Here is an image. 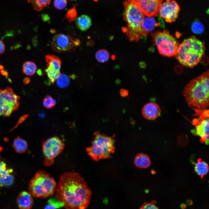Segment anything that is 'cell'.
<instances>
[{
	"label": "cell",
	"mask_w": 209,
	"mask_h": 209,
	"mask_svg": "<svg viewBox=\"0 0 209 209\" xmlns=\"http://www.w3.org/2000/svg\"><path fill=\"white\" fill-rule=\"evenodd\" d=\"M56 190V198L67 209H86L92 194L84 178L74 172L61 175Z\"/></svg>",
	"instance_id": "6da1fadb"
},
{
	"label": "cell",
	"mask_w": 209,
	"mask_h": 209,
	"mask_svg": "<svg viewBox=\"0 0 209 209\" xmlns=\"http://www.w3.org/2000/svg\"><path fill=\"white\" fill-rule=\"evenodd\" d=\"M209 75L208 70L191 80L183 90V96L188 104L198 109H206L209 106Z\"/></svg>",
	"instance_id": "7a4b0ae2"
},
{
	"label": "cell",
	"mask_w": 209,
	"mask_h": 209,
	"mask_svg": "<svg viewBox=\"0 0 209 209\" xmlns=\"http://www.w3.org/2000/svg\"><path fill=\"white\" fill-rule=\"evenodd\" d=\"M205 51L204 42L193 36L184 39L179 44L175 55L182 65L192 68L201 61Z\"/></svg>",
	"instance_id": "3957f363"
},
{
	"label": "cell",
	"mask_w": 209,
	"mask_h": 209,
	"mask_svg": "<svg viewBox=\"0 0 209 209\" xmlns=\"http://www.w3.org/2000/svg\"><path fill=\"white\" fill-rule=\"evenodd\" d=\"M125 11L123 18L127 23V27L122 28L131 41H138L141 37L145 35L141 24L145 15L131 0H126L124 2Z\"/></svg>",
	"instance_id": "277c9868"
},
{
	"label": "cell",
	"mask_w": 209,
	"mask_h": 209,
	"mask_svg": "<svg viewBox=\"0 0 209 209\" xmlns=\"http://www.w3.org/2000/svg\"><path fill=\"white\" fill-rule=\"evenodd\" d=\"M57 186L54 178L48 173L39 170L30 181L28 187L31 195L37 197L44 198L52 196Z\"/></svg>",
	"instance_id": "5b68a950"
},
{
	"label": "cell",
	"mask_w": 209,
	"mask_h": 209,
	"mask_svg": "<svg viewBox=\"0 0 209 209\" xmlns=\"http://www.w3.org/2000/svg\"><path fill=\"white\" fill-rule=\"evenodd\" d=\"M94 136L91 145L86 149L88 155L95 161L110 158L115 151L114 139L98 131Z\"/></svg>",
	"instance_id": "8992f818"
},
{
	"label": "cell",
	"mask_w": 209,
	"mask_h": 209,
	"mask_svg": "<svg viewBox=\"0 0 209 209\" xmlns=\"http://www.w3.org/2000/svg\"><path fill=\"white\" fill-rule=\"evenodd\" d=\"M152 37L161 55L168 57L176 55L179 44L168 30L156 32L153 34Z\"/></svg>",
	"instance_id": "52a82bcc"
},
{
	"label": "cell",
	"mask_w": 209,
	"mask_h": 209,
	"mask_svg": "<svg viewBox=\"0 0 209 209\" xmlns=\"http://www.w3.org/2000/svg\"><path fill=\"white\" fill-rule=\"evenodd\" d=\"M42 147L45 158L44 164L46 166H49L53 164L54 159L63 150L64 144L59 137L55 136L44 141Z\"/></svg>",
	"instance_id": "ba28073f"
},
{
	"label": "cell",
	"mask_w": 209,
	"mask_h": 209,
	"mask_svg": "<svg viewBox=\"0 0 209 209\" xmlns=\"http://www.w3.org/2000/svg\"><path fill=\"white\" fill-rule=\"evenodd\" d=\"M20 99L9 87L0 89V116H10L18 109Z\"/></svg>",
	"instance_id": "9c48e42d"
},
{
	"label": "cell",
	"mask_w": 209,
	"mask_h": 209,
	"mask_svg": "<svg viewBox=\"0 0 209 209\" xmlns=\"http://www.w3.org/2000/svg\"><path fill=\"white\" fill-rule=\"evenodd\" d=\"M200 117L193 121L195 126L194 133L200 138V141L208 144L209 141V111L202 110L199 113Z\"/></svg>",
	"instance_id": "30bf717a"
},
{
	"label": "cell",
	"mask_w": 209,
	"mask_h": 209,
	"mask_svg": "<svg viewBox=\"0 0 209 209\" xmlns=\"http://www.w3.org/2000/svg\"><path fill=\"white\" fill-rule=\"evenodd\" d=\"M166 0L162 4L159 12L160 16L166 22L171 23L175 21L177 18L180 8L174 0Z\"/></svg>",
	"instance_id": "8fae6325"
},
{
	"label": "cell",
	"mask_w": 209,
	"mask_h": 209,
	"mask_svg": "<svg viewBox=\"0 0 209 209\" xmlns=\"http://www.w3.org/2000/svg\"><path fill=\"white\" fill-rule=\"evenodd\" d=\"M147 16H157L163 0H131Z\"/></svg>",
	"instance_id": "7c38bea8"
},
{
	"label": "cell",
	"mask_w": 209,
	"mask_h": 209,
	"mask_svg": "<svg viewBox=\"0 0 209 209\" xmlns=\"http://www.w3.org/2000/svg\"><path fill=\"white\" fill-rule=\"evenodd\" d=\"M47 63L45 71L52 84H54L60 73L61 61L58 57L52 55H47L45 57Z\"/></svg>",
	"instance_id": "4fadbf2b"
},
{
	"label": "cell",
	"mask_w": 209,
	"mask_h": 209,
	"mask_svg": "<svg viewBox=\"0 0 209 209\" xmlns=\"http://www.w3.org/2000/svg\"><path fill=\"white\" fill-rule=\"evenodd\" d=\"M74 46V40L68 35L60 34L54 36L52 38L51 47L55 51H67L72 49Z\"/></svg>",
	"instance_id": "5bb4252c"
},
{
	"label": "cell",
	"mask_w": 209,
	"mask_h": 209,
	"mask_svg": "<svg viewBox=\"0 0 209 209\" xmlns=\"http://www.w3.org/2000/svg\"><path fill=\"white\" fill-rule=\"evenodd\" d=\"M161 109L158 104L153 102H148L143 107L142 112L143 117L149 120H154L160 115Z\"/></svg>",
	"instance_id": "9a60e30c"
},
{
	"label": "cell",
	"mask_w": 209,
	"mask_h": 209,
	"mask_svg": "<svg viewBox=\"0 0 209 209\" xmlns=\"http://www.w3.org/2000/svg\"><path fill=\"white\" fill-rule=\"evenodd\" d=\"M31 194L26 191L20 192L17 199V203L20 209H30L33 204Z\"/></svg>",
	"instance_id": "2e32d148"
},
{
	"label": "cell",
	"mask_w": 209,
	"mask_h": 209,
	"mask_svg": "<svg viewBox=\"0 0 209 209\" xmlns=\"http://www.w3.org/2000/svg\"><path fill=\"white\" fill-rule=\"evenodd\" d=\"M134 162L135 165L137 167L144 169L149 167L151 163L148 156L143 153L137 154L135 158Z\"/></svg>",
	"instance_id": "e0dca14e"
},
{
	"label": "cell",
	"mask_w": 209,
	"mask_h": 209,
	"mask_svg": "<svg viewBox=\"0 0 209 209\" xmlns=\"http://www.w3.org/2000/svg\"><path fill=\"white\" fill-rule=\"evenodd\" d=\"M75 21L77 28L82 31L87 30L92 24L91 18L88 16L85 15H82L77 17Z\"/></svg>",
	"instance_id": "ac0fdd59"
},
{
	"label": "cell",
	"mask_w": 209,
	"mask_h": 209,
	"mask_svg": "<svg viewBox=\"0 0 209 209\" xmlns=\"http://www.w3.org/2000/svg\"><path fill=\"white\" fill-rule=\"evenodd\" d=\"M158 25L155 19L151 16L145 17L141 24L142 28L145 35L152 31Z\"/></svg>",
	"instance_id": "d6986e66"
},
{
	"label": "cell",
	"mask_w": 209,
	"mask_h": 209,
	"mask_svg": "<svg viewBox=\"0 0 209 209\" xmlns=\"http://www.w3.org/2000/svg\"><path fill=\"white\" fill-rule=\"evenodd\" d=\"M12 146L16 152L22 154L25 152L27 150L28 144L26 140L18 137L14 139Z\"/></svg>",
	"instance_id": "ffe728a7"
},
{
	"label": "cell",
	"mask_w": 209,
	"mask_h": 209,
	"mask_svg": "<svg viewBox=\"0 0 209 209\" xmlns=\"http://www.w3.org/2000/svg\"><path fill=\"white\" fill-rule=\"evenodd\" d=\"M194 170L197 174L202 178L208 172L209 167L206 162L199 158L195 164Z\"/></svg>",
	"instance_id": "44dd1931"
},
{
	"label": "cell",
	"mask_w": 209,
	"mask_h": 209,
	"mask_svg": "<svg viewBox=\"0 0 209 209\" xmlns=\"http://www.w3.org/2000/svg\"><path fill=\"white\" fill-rule=\"evenodd\" d=\"M37 69L36 64L31 61H26L23 64V73L27 75L31 76L35 73Z\"/></svg>",
	"instance_id": "7402d4cb"
},
{
	"label": "cell",
	"mask_w": 209,
	"mask_h": 209,
	"mask_svg": "<svg viewBox=\"0 0 209 209\" xmlns=\"http://www.w3.org/2000/svg\"><path fill=\"white\" fill-rule=\"evenodd\" d=\"M51 0H28L34 9L37 11L42 10L44 8L49 5Z\"/></svg>",
	"instance_id": "603a6c76"
},
{
	"label": "cell",
	"mask_w": 209,
	"mask_h": 209,
	"mask_svg": "<svg viewBox=\"0 0 209 209\" xmlns=\"http://www.w3.org/2000/svg\"><path fill=\"white\" fill-rule=\"evenodd\" d=\"M14 177L11 173L0 176V186L8 187L11 185L13 183Z\"/></svg>",
	"instance_id": "cb8c5ba5"
},
{
	"label": "cell",
	"mask_w": 209,
	"mask_h": 209,
	"mask_svg": "<svg viewBox=\"0 0 209 209\" xmlns=\"http://www.w3.org/2000/svg\"><path fill=\"white\" fill-rule=\"evenodd\" d=\"M96 58L100 62L103 63L107 61L110 57L109 52L105 49H100L96 53Z\"/></svg>",
	"instance_id": "d4e9b609"
},
{
	"label": "cell",
	"mask_w": 209,
	"mask_h": 209,
	"mask_svg": "<svg viewBox=\"0 0 209 209\" xmlns=\"http://www.w3.org/2000/svg\"><path fill=\"white\" fill-rule=\"evenodd\" d=\"M56 80L57 85L61 88L67 87L70 83L69 77L66 74L63 73H61Z\"/></svg>",
	"instance_id": "484cf974"
},
{
	"label": "cell",
	"mask_w": 209,
	"mask_h": 209,
	"mask_svg": "<svg viewBox=\"0 0 209 209\" xmlns=\"http://www.w3.org/2000/svg\"><path fill=\"white\" fill-rule=\"evenodd\" d=\"M76 5L74 4L73 7L68 10L66 15L65 18L67 19L70 23L75 20L77 17V13L75 9Z\"/></svg>",
	"instance_id": "4316f807"
},
{
	"label": "cell",
	"mask_w": 209,
	"mask_h": 209,
	"mask_svg": "<svg viewBox=\"0 0 209 209\" xmlns=\"http://www.w3.org/2000/svg\"><path fill=\"white\" fill-rule=\"evenodd\" d=\"M56 101L51 96L47 95L43 100L44 106L48 109H49L54 107L56 104Z\"/></svg>",
	"instance_id": "83f0119b"
},
{
	"label": "cell",
	"mask_w": 209,
	"mask_h": 209,
	"mask_svg": "<svg viewBox=\"0 0 209 209\" xmlns=\"http://www.w3.org/2000/svg\"><path fill=\"white\" fill-rule=\"evenodd\" d=\"M192 30L194 33L199 34L203 33L204 30L203 25L199 21H195L191 26Z\"/></svg>",
	"instance_id": "f1b7e54d"
},
{
	"label": "cell",
	"mask_w": 209,
	"mask_h": 209,
	"mask_svg": "<svg viewBox=\"0 0 209 209\" xmlns=\"http://www.w3.org/2000/svg\"><path fill=\"white\" fill-rule=\"evenodd\" d=\"M54 6L55 8L59 10L64 9L67 5L66 0H54Z\"/></svg>",
	"instance_id": "f546056e"
},
{
	"label": "cell",
	"mask_w": 209,
	"mask_h": 209,
	"mask_svg": "<svg viewBox=\"0 0 209 209\" xmlns=\"http://www.w3.org/2000/svg\"><path fill=\"white\" fill-rule=\"evenodd\" d=\"M12 171V169H7L6 163L0 159V175L11 173Z\"/></svg>",
	"instance_id": "4dcf8cb0"
},
{
	"label": "cell",
	"mask_w": 209,
	"mask_h": 209,
	"mask_svg": "<svg viewBox=\"0 0 209 209\" xmlns=\"http://www.w3.org/2000/svg\"><path fill=\"white\" fill-rule=\"evenodd\" d=\"M156 202L154 201L150 202H144L139 209H159L156 206Z\"/></svg>",
	"instance_id": "1f68e13d"
},
{
	"label": "cell",
	"mask_w": 209,
	"mask_h": 209,
	"mask_svg": "<svg viewBox=\"0 0 209 209\" xmlns=\"http://www.w3.org/2000/svg\"><path fill=\"white\" fill-rule=\"evenodd\" d=\"M48 203L52 204L55 206L58 209L64 207V203L59 201L56 198H51L48 201Z\"/></svg>",
	"instance_id": "d6a6232c"
},
{
	"label": "cell",
	"mask_w": 209,
	"mask_h": 209,
	"mask_svg": "<svg viewBox=\"0 0 209 209\" xmlns=\"http://www.w3.org/2000/svg\"><path fill=\"white\" fill-rule=\"evenodd\" d=\"M28 116V114H25L22 116L19 120L16 125L10 131L16 128L20 124L23 122Z\"/></svg>",
	"instance_id": "836d02e7"
},
{
	"label": "cell",
	"mask_w": 209,
	"mask_h": 209,
	"mask_svg": "<svg viewBox=\"0 0 209 209\" xmlns=\"http://www.w3.org/2000/svg\"><path fill=\"white\" fill-rule=\"evenodd\" d=\"M120 94L122 97H125L128 95V92L126 90L121 89L120 91Z\"/></svg>",
	"instance_id": "e575fe53"
},
{
	"label": "cell",
	"mask_w": 209,
	"mask_h": 209,
	"mask_svg": "<svg viewBox=\"0 0 209 209\" xmlns=\"http://www.w3.org/2000/svg\"><path fill=\"white\" fill-rule=\"evenodd\" d=\"M5 51V46L3 42L0 40V55L3 53Z\"/></svg>",
	"instance_id": "d590c367"
},
{
	"label": "cell",
	"mask_w": 209,
	"mask_h": 209,
	"mask_svg": "<svg viewBox=\"0 0 209 209\" xmlns=\"http://www.w3.org/2000/svg\"><path fill=\"white\" fill-rule=\"evenodd\" d=\"M53 204L48 203L45 206L44 209H58Z\"/></svg>",
	"instance_id": "8d00e7d4"
},
{
	"label": "cell",
	"mask_w": 209,
	"mask_h": 209,
	"mask_svg": "<svg viewBox=\"0 0 209 209\" xmlns=\"http://www.w3.org/2000/svg\"><path fill=\"white\" fill-rule=\"evenodd\" d=\"M30 81V79L29 78L26 77L24 78L23 80L24 83L26 84H28Z\"/></svg>",
	"instance_id": "74e56055"
},
{
	"label": "cell",
	"mask_w": 209,
	"mask_h": 209,
	"mask_svg": "<svg viewBox=\"0 0 209 209\" xmlns=\"http://www.w3.org/2000/svg\"><path fill=\"white\" fill-rule=\"evenodd\" d=\"M1 73L3 75H5L6 77H7L8 76V73L6 71H5L3 69L1 70Z\"/></svg>",
	"instance_id": "f35d334b"
},
{
	"label": "cell",
	"mask_w": 209,
	"mask_h": 209,
	"mask_svg": "<svg viewBox=\"0 0 209 209\" xmlns=\"http://www.w3.org/2000/svg\"><path fill=\"white\" fill-rule=\"evenodd\" d=\"M80 41L79 39H76L74 40V45L76 46H79L80 44Z\"/></svg>",
	"instance_id": "ab89813d"
},
{
	"label": "cell",
	"mask_w": 209,
	"mask_h": 209,
	"mask_svg": "<svg viewBox=\"0 0 209 209\" xmlns=\"http://www.w3.org/2000/svg\"><path fill=\"white\" fill-rule=\"evenodd\" d=\"M69 0L71 1H76L77 0Z\"/></svg>",
	"instance_id": "60d3db41"
},
{
	"label": "cell",
	"mask_w": 209,
	"mask_h": 209,
	"mask_svg": "<svg viewBox=\"0 0 209 209\" xmlns=\"http://www.w3.org/2000/svg\"></svg>",
	"instance_id": "b9f144b4"
}]
</instances>
